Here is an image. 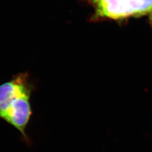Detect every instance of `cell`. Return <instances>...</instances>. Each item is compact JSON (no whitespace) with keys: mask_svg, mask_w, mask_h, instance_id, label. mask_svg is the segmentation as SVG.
<instances>
[{"mask_svg":"<svg viewBox=\"0 0 152 152\" xmlns=\"http://www.w3.org/2000/svg\"><path fill=\"white\" fill-rule=\"evenodd\" d=\"M33 90L26 72L0 85V118L19 131L26 140V130L32 115L30 99Z\"/></svg>","mask_w":152,"mask_h":152,"instance_id":"6da1fadb","label":"cell"},{"mask_svg":"<svg viewBox=\"0 0 152 152\" xmlns=\"http://www.w3.org/2000/svg\"><path fill=\"white\" fill-rule=\"evenodd\" d=\"M95 7L96 16L122 20L134 16L132 0H91Z\"/></svg>","mask_w":152,"mask_h":152,"instance_id":"7a4b0ae2","label":"cell"}]
</instances>
